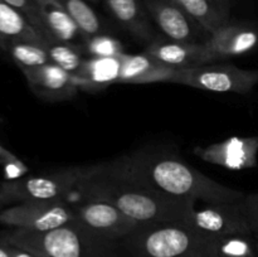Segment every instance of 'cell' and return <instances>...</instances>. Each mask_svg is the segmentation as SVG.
I'll return each mask as SVG.
<instances>
[{
	"label": "cell",
	"mask_w": 258,
	"mask_h": 257,
	"mask_svg": "<svg viewBox=\"0 0 258 257\" xmlns=\"http://www.w3.org/2000/svg\"><path fill=\"white\" fill-rule=\"evenodd\" d=\"M241 209L252 233L258 234V193L244 196L241 201Z\"/></svg>",
	"instance_id": "obj_28"
},
{
	"label": "cell",
	"mask_w": 258,
	"mask_h": 257,
	"mask_svg": "<svg viewBox=\"0 0 258 257\" xmlns=\"http://www.w3.org/2000/svg\"><path fill=\"white\" fill-rule=\"evenodd\" d=\"M181 9L188 13L208 34L216 32L231 22L226 12L217 0H174Z\"/></svg>",
	"instance_id": "obj_20"
},
{
	"label": "cell",
	"mask_w": 258,
	"mask_h": 257,
	"mask_svg": "<svg viewBox=\"0 0 258 257\" xmlns=\"http://www.w3.org/2000/svg\"><path fill=\"white\" fill-rule=\"evenodd\" d=\"M0 165L3 168L5 180L20 179L27 175L29 171V168L19 158L3 146H0Z\"/></svg>",
	"instance_id": "obj_27"
},
{
	"label": "cell",
	"mask_w": 258,
	"mask_h": 257,
	"mask_svg": "<svg viewBox=\"0 0 258 257\" xmlns=\"http://www.w3.org/2000/svg\"><path fill=\"white\" fill-rule=\"evenodd\" d=\"M213 60L251 52L258 44V30L247 23H227L204 40Z\"/></svg>",
	"instance_id": "obj_13"
},
{
	"label": "cell",
	"mask_w": 258,
	"mask_h": 257,
	"mask_svg": "<svg viewBox=\"0 0 258 257\" xmlns=\"http://www.w3.org/2000/svg\"><path fill=\"white\" fill-rule=\"evenodd\" d=\"M14 42L37 43L45 47L48 39L22 13L0 0V50H7Z\"/></svg>",
	"instance_id": "obj_18"
},
{
	"label": "cell",
	"mask_w": 258,
	"mask_h": 257,
	"mask_svg": "<svg viewBox=\"0 0 258 257\" xmlns=\"http://www.w3.org/2000/svg\"><path fill=\"white\" fill-rule=\"evenodd\" d=\"M2 185H3V181H0V208H2V207H4V204H3V202H2Z\"/></svg>",
	"instance_id": "obj_34"
},
{
	"label": "cell",
	"mask_w": 258,
	"mask_h": 257,
	"mask_svg": "<svg viewBox=\"0 0 258 257\" xmlns=\"http://www.w3.org/2000/svg\"><path fill=\"white\" fill-rule=\"evenodd\" d=\"M207 248H208V247H207ZM207 248L203 249V251L196 252V253H193V254H189V256H186V257H206V251H207Z\"/></svg>",
	"instance_id": "obj_33"
},
{
	"label": "cell",
	"mask_w": 258,
	"mask_h": 257,
	"mask_svg": "<svg viewBox=\"0 0 258 257\" xmlns=\"http://www.w3.org/2000/svg\"><path fill=\"white\" fill-rule=\"evenodd\" d=\"M217 3H218V4L221 5L224 10H226V12L229 13V10H231L232 0H217Z\"/></svg>",
	"instance_id": "obj_31"
},
{
	"label": "cell",
	"mask_w": 258,
	"mask_h": 257,
	"mask_svg": "<svg viewBox=\"0 0 258 257\" xmlns=\"http://www.w3.org/2000/svg\"><path fill=\"white\" fill-rule=\"evenodd\" d=\"M71 15L80 32L83 40L102 33V24L95 10L87 4V0H58Z\"/></svg>",
	"instance_id": "obj_21"
},
{
	"label": "cell",
	"mask_w": 258,
	"mask_h": 257,
	"mask_svg": "<svg viewBox=\"0 0 258 257\" xmlns=\"http://www.w3.org/2000/svg\"><path fill=\"white\" fill-rule=\"evenodd\" d=\"M174 83L212 92L246 93L258 85V71L233 65H204L179 68Z\"/></svg>",
	"instance_id": "obj_6"
},
{
	"label": "cell",
	"mask_w": 258,
	"mask_h": 257,
	"mask_svg": "<svg viewBox=\"0 0 258 257\" xmlns=\"http://www.w3.org/2000/svg\"><path fill=\"white\" fill-rule=\"evenodd\" d=\"M97 165V164H96ZM80 199H95L110 203L126 216L143 224H185L196 206V201L166 196L143 185L103 175L97 170L77 186Z\"/></svg>",
	"instance_id": "obj_2"
},
{
	"label": "cell",
	"mask_w": 258,
	"mask_h": 257,
	"mask_svg": "<svg viewBox=\"0 0 258 257\" xmlns=\"http://www.w3.org/2000/svg\"><path fill=\"white\" fill-rule=\"evenodd\" d=\"M43 25L52 40L73 43L82 37L80 28L58 0H35ZM83 38V37H82Z\"/></svg>",
	"instance_id": "obj_19"
},
{
	"label": "cell",
	"mask_w": 258,
	"mask_h": 257,
	"mask_svg": "<svg viewBox=\"0 0 258 257\" xmlns=\"http://www.w3.org/2000/svg\"><path fill=\"white\" fill-rule=\"evenodd\" d=\"M3 2L7 3L8 5H10V7L14 8V9H17L19 13H22V14L27 18L28 22H29L33 27L37 28V29L47 38L48 42L52 40L49 35H48L44 25H43L42 18H40L39 14V9H38V5L35 0H3Z\"/></svg>",
	"instance_id": "obj_26"
},
{
	"label": "cell",
	"mask_w": 258,
	"mask_h": 257,
	"mask_svg": "<svg viewBox=\"0 0 258 257\" xmlns=\"http://www.w3.org/2000/svg\"><path fill=\"white\" fill-rule=\"evenodd\" d=\"M0 257H12V244L8 243L0 234Z\"/></svg>",
	"instance_id": "obj_29"
},
{
	"label": "cell",
	"mask_w": 258,
	"mask_h": 257,
	"mask_svg": "<svg viewBox=\"0 0 258 257\" xmlns=\"http://www.w3.org/2000/svg\"><path fill=\"white\" fill-rule=\"evenodd\" d=\"M97 165L70 166L40 175L23 176L15 180H4L2 202L19 204L37 201H66L88 176L93 175Z\"/></svg>",
	"instance_id": "obj_5"
},
{
	"label": "cell",
	"mask_w": 258,
	"mask_h": 257,
	"mask_svg": "<svg viewBox=\"0 0 258 257\" xmlns=\"http://www.w3.org/2000/svg\"><path fill=\"white\" fill-rule=\"evenodd\" d=\"M164 65L175 68H191L214 62L204 42L183 43L175 40L154 39L145 50Z\"/></svg>",
	"instance_id": "obj_14"
},
{
	"label": "cell",
	"mask_w": 258,
	"mask_h": 257,
	"mask_svg": "<svg viewBox=\"0 0 258 257\" xmlns=\"http://www.w3.org/2000/svg\"><path fill=\"white\" fill-rule=\"evenodd\" d=\"M12 257H37L35 254L30 253V252L25 251V249L19 248L12 244Z\"/></svg>",
	"instance_id": "obj_30"
},
{
	"label": "cell",
	"mask_w": 258,
	"mask_h": 257,
	"mask_svg": "<svg viewBox=\"0 0 258 257\" xmlns=\"http://www.w3.org/2000/svg\"><path fill=\"white\" fill-rule=\"evenodd\" d=\"M213 237L198 233L185 224H144L122 243L130 257H186L203 251Z\"/></svg>",
	"instance_id": "obj_4"
},
{
	"label": "cell",
	"mask_w": 258,
	"mask_h": 257,
	"mask_svg": "<svg viewBox=\"0 0 258 257\" xmlns=\"http://www.w3.org/2000/svg\"><path fill=\"white\" fill-rule=\"evenodd\" d=\"M98 173L125 179L180 199L204 203H238L246 194L209 178L173 156L141 150L98 163Z\"/></svg>",
	"instance_id": "obj_1"
},
{
	"label": "cell",
	"mask_w": 258,
	"mask_h": 257,
	"mask_svg": "<svg viewBox=\"0 0 258 257\" xmlns=\"http://www.w3.org/2000/svg\"><path fill=\"white\" fill-rule=\"evenodd\" d=\"M121 75L118 83L145 85V83L171 82L174 83L179 68L164 65L145 52L141 54L123 53Z\"/></svg>",
	"instance_id": "obj_15"
},
{
	"label": "cell",
	"mask_w": 258,
	"mask_h": 257,
	"mask_svg": "<svg viewBox=\"0 0 258 257\" xmlns=\"http://www.w3.org/2000/svg\"><path fill=\"white\" fill-rule=\"evenodd\" d=\"M211 247L218 257H257L252 234L213 237Z\"/></svg>",
	"instance_id": "obj_22"
},
{
	"label": "cell",
	"mask_w": 258,
	"mask_h": 257,
	"mask_svg": "<svg viewBox=\"0 0 258 257\" xmlns=\"http://www.w3.org/2000/svg\"><path fill=\"white\" fill-rule=\"evenodd\" d=\"M87 2H91V3H98L100 0H87Z\"/></svg>",
	"instance_id": "obj_35"
},
{
	"label": "cell",
	"mask_w": 258,
	"mask_h": 257,
	"mask_svg": "<svg viewBox=\"0 0 258 257\" xmlns=\"http://www.w3.org/2000/svg\"><path fill=\"white\" fill-rule=\"evenodd\" d=\"M8 243L37 257H123L122 243L75 221L45 232L14 228L2 233Z\"/></svg>",
	"instance_id": "obj_3"
},
{
	"label": "cell",
	"mask_w": 258,
	"mask_h": 257,
	"mask_svg": "<svg viewBox=\"0 0 258 257\" xmlns=\"http://www.w3.org/2000/svg\"><path fill=\"white\" fill-rule=\"evenodd\" d=\"M85 50L90 57L108 58L118 57L123 54V45L118 39L112 35H106L100 33L93 37L85 39Z\"/></svg>",
	"instance_id": "obj_25"
},
{
	"label": "cell",
	"mask_w": 258,
	"mask_h": 257,
	"mask_svg": "<svg viewBox=\"0 0 258 257\" xmlns=\"http://www.w3.org/2000/svg\"><path fill=\"white\" fill-rule=\"evenodd\" d=\"M20 71L32 92L43 100H72L80 91L75 76L52 62L38 67L23 68Z\"/></svg>",
	"instance_id": "obj_12"
},
{
	"label": "cell",
	"mask_w": 258,
	"mask_h": 257,
	"mask_svg": "<svg viewBox=\"0 0 258 257\" xmlns=\"http://www.w3.org/2000/svg\"><path fill=\"white\" fill-rule=\"evenodd\" d=\"M211 241H212V239H211ZM206 257H218L216 253H214L213 249H212L211 243H209L208 248H207V251H206Z\"/></svg>",
	"instance_id": "obj_32"
},
{
	"label": "cell",
	"mask_w": 258,
	"mask_h": 257,
	"mask_svg": "<svg viewBox=\"0 0 258 257\" xmlns=\"http://www.w3.org/2000/svg\"><path fill=\"white\" fill-rule=\"evenodd\" d=\"M113 18L140 40L153 42L154 28L144 2L141 0H105Z\"/></svg>",
	"instance_id": "obj_17"
},
{
	"label": "cell",
	"mask_w": 258,
	"mask_h": 257,
	"mask_svg": "<svg viewBox=\"0 0 258 257\" xmlns=\"http://www.w3.org/2000/svg\"><path fill=\"white\" fill-rule=\"evenodd\" d=\"M143 2L150 19L170 40L183 43H201L199 37H202L203 33H207L174 0H143Z\"/></svg>",
	"instance_id": "obj_11"
},
{
	"label": "cell",
	"mask_w": 258,
	"mask_h": 257,
	"mask_svg": "<svg viewBox=\"0 0 258 257\" xmlns=\"http://www.w3.org/2000/svg\"><path fill=\"white\" fill-rule=\"evenodd\" d=\"M122 54L118 57H90L83 60L80 70L75 73L78 88L83 91H101L120 81Z\"/></svg>",
	"instance_id": "obj_16"
},
{
	"label": "cell",
	"mask_w": 258,
	"mask_h": 257,
	"mask_svg": "<svg viewBox=\"0 0 258 257\" xmlns=\"http://www.w3.org/2000/svg\"><path fill=\"white\" fill-rule=\"evenodd\" d=\"M194 154L206 163L228 170H244L257 166L258 136H232L221 143L194 149Z\"/></svg>",
	"instance_id": "obj_10"
},
{
	"label": "cell",
	"mask_w": 258,
	"mask_h": 257,
	"mask_svg": "<svg viewBox=\"0 0 258 257\" xmlns=\"http://www.w3.org/2000/svg\"><path fill=\"white\" fill-rule=\"evenodd\" d=\"M72 206L76 221L113 241L122 242L126 237L144 226L126 216L115 206L102 201L81 199L78 203H72Z\"/></svg>",
	"instance_id": "obj_8"
},
{
	"label": "cell",
	"mask_w": 258,
	"mask_h": 257,
	"mask_svg": "<svg viewBox=\"0 0 258 257\" xmlns=\"http://www.w3.org/2000/svg\"><path fill=\"white\" fill-rule=\"evenodd\" d=\"M49 60L54 65L59 66L67 72L75 75L82 66L83 58L82 47L75 43L59 42V40H50L45 45Z\"/></svg>",
	"instance_id": "obj_23"
},
{
	"label": "cell",
	"mask_w": 258,
	"mask_h": 257,
	"mask_svg": "<svg viewBox=\"0 0 258 257\" xmlns=\"http://www.w3.org/2000/svg\"><path fill=\"white\" fill-rule=\"evenodd\" d=\"M14 60L15 65L23 68H33L49 63V55L44 45L30 42H14L7 48V50Z\"/></svg>",
	"instance_id": "obj_24"
},
{
	"label": "cell",
	"mask_w": 258,
	"mask_h": 257,
	"mask_svg": "<svg viewBox=\"0 0 258 257\" xmlns=\"http://www.w3.org/2000/svg\"><path fill=\"white\" fill-rule=\"evenodd\" d=\"M198 203V202H197ZM194 206L186 226L207 237L253 234L238 203H204Z\"/></svg>",
	"instance_id": "obj_9"
},
{
	"label": "cell",
	"mask_w": 258,
	"mask_h": 257,
	"mask_svg": "<svg viewBox=\"0 0 258 257\" xmlns=\"http://www.w3.org/2000/svg\"><path fill=\"white\" fill-rule=\"evenodd\" d=\"M72 221L73 206L67 199L27 202L0 211V224L25 231H52Z\"/></svg>",
	"instance_id": "obj_7"
}]
</instances>
